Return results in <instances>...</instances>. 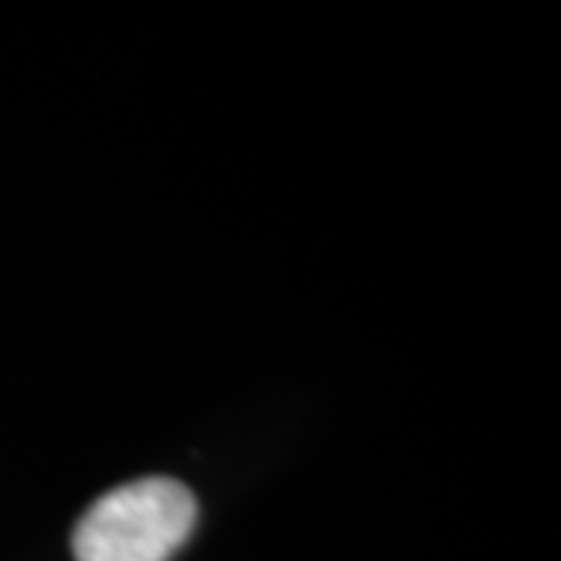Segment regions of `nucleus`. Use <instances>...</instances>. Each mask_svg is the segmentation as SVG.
Here are the masks:
<instances>
[{
  "label": "nucleus",
  "mask_w": 561,
  "mask_h": 561,
  "mask_svg": "<svg viewBox=\"0 0 561 561\" xmlns=\"http://www.w3.org/2000/svg\"><path fill=\"white\" fill-rule=\"evenodd\" d=\"M197 525V500L175 478H139L106 492L73 529L77 561H168Z\"/></svg>",
  "instance_id": "obj_1"
}]
</instances>
